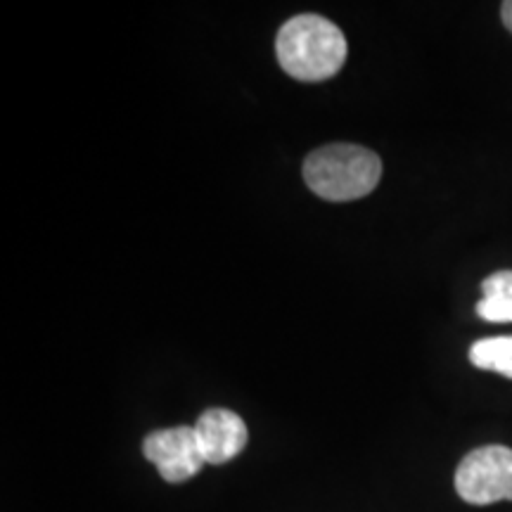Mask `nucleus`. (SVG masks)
Masks as SVG:
<instances>
[{
  "instance_id": "1",
  "label": "nucleus",
  "mask_w": 512,
  "mask_h": 512,
  "mask_svg": "<svg viewBox=\"0 0 512 512\" xmlns=\"http://www.w3.org/2000/svg\"><path fill=\"white\" fill-rule=\"evenodd\" d=\"M347 38L330 19L297 15L283 24L275 38L280 67L299 81H325L347 60Z\"/></svg>"
},
{
  "instance_id": "7",
  "label": "nucleus",
  "mask_w": 512,
  "mask_h": 512,
  "mask_svg": "<svg viewBox=\"0 0 512 512\" xmlns=\"http://www.w3.org/2000/svg\"><path fill=\"white\" fill-rule=\"evenodd\" d=\"M470 363L512 380V337L479 339L470 349Z\"/></svg>"
},
{
  "instance_id": "8",
  "label": "nucleus",
  "mask_w": 512,
  "mask_h": 512,
  "mask_svg": "<svg viewBox=\"0 0 512 512\" xmlns=\"http://www.w3.org/2000/svg\"><path fill=\"white\" fill-rule=\"evenodd\" d=\"M501 17H503L505 29L512 31V0H508V3L501 5Z\"/></svg>"
},
{
  "instance_id": "3",
  "label": "nucleus",
  "mask_w": 512,
  "mask_h": 512,
  "mask_svg": "<svg viewBox=\"0 0 512 512\" xmlns=\"http://www.w3.org/2000/svg\"><path fill=\"white\" fill-rule=\"evenodd\" d=\"M456 491L470 505L512 501V448L482 446L460 460Z\"/></svg>"
},
{
  "instance_id": "4",
  "label": "nucleus",
  "mask_w": 512,
  "mask_h": 512,
  "mask_svg": "<svg viewBox=\"0 0 512 512\" xmlns=\"http://www.w3.org/2000/svg\"><path fill=\"white\" fill-rule=\"evenodd\" d=\"M143 453L169 484L188 482L207 465L197 444L195 427L185 425L152 432L143 441Z\"/></svg>"
},
{
  "instance_id": "5",
  "label": "nucleus",
  "mask_w": 512,
  "mask_h": 512,
  "mask_svg": "<svg viewBox=\"0 0 512 512\" xmlns=\"http://www.w3.org/2000/svg\"><path fill=\"white\" fill-rule=\"evenodd\" d=\"M197 444L207 465H223L240 456L247 446V425L228 408H209L195 425Z\"/></svg>"
},
{
  "instance_id": "2",
  "label": "nucleus",
  "mask_w": 512,
  "mask_h": 512,
  "mask_svg": "<svg viewBox=\"0 0 512 512\" xmlns=\"http://www.w3.org/2000/svg\"><path fill=\"white\" fill-rule=\"evenodd\" d=\"M380 176V157L361 145H325L311 152L304 162L306 185L330 202L361 200L377 188Z\"/></svg>"
},
{
  "instance_id": "6",
  "label": "nucleus",
  "mask_w": 512,
  "mask_h": 512,
  "mask_svg": "<svg viewBox=\"0 0 512 512\" xmlns=\"http://www.w3.org/2000/svg\"><path fill=\"white\" fill-rule=\"evenodd\" d=\"M477 313L489 323H512V271H498L482 283Z\"/></svg>"
}]
</instances>
